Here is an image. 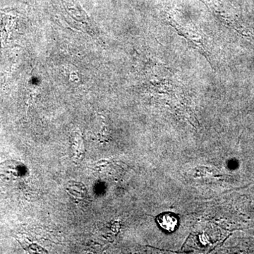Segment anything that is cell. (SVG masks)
<instances>
[{
	"label": "cell",
	"mask_w": 254,
	"mask_h": 254,
	"mask_svg": "<svg viewBox=\"0 0 254 254\" xmlns=\"http://www.w3.org/2000/svg\"><path fill=\"white\" fill-rule=\"evenodd\" d=\"M156 220L159 226L165 232H173L178 226V218L173 213H162L157 217Z\"/></svg>",
	"instance_id": "1"
}]
</instances>
